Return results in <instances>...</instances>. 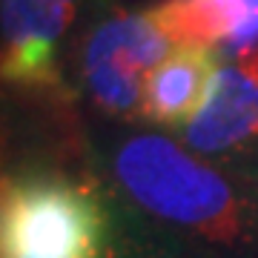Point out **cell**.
I'll return each mask as SVG.
<instances>
[{
	"label": "cell",
	"instance_id": "6",
	"mask_svg": "<svg viewBox=\"0 0 258 258\" xmlns=\"http://www.w3.org/2000/svg\"><path fill=\"white\" fill-rule=\"evenodd\" d=\"M147 12L175 49L224 57L258 46V0H158Z\"/></svg>",
	"mask_w": 258,
	"mask_h": 258
},
{
	"label": "cell",
	"instance_id": "1",
	"mask_svg": "<svg viewBox=\"0 0 258 258\" xmlns=\"http://www.w3.org/2000/svg\"><path fill=\"white\" fill-rule=\"evenodd\" d=\"M89 164L172 258H258V172L144 126L92 144Z\"/></svg>",
	"mask_w": 258,
	"mask_h": 258
},
{
	"label": "cell",
	"instance_id": "3",
	"mask_svg": "<svg viewBox=\"0 0 258 258\" xmlns=\"http://www.w3.org/2000/svg\"><path fill=\"white\" fill-rule=\"evenodd\" d=\"M175 52L147 9H106L78 43V89L98 115L138 126L149 75Z\"/></svg>",
	"mask_w": 258,
	"mask_h": 258
},
{
	"label": "cell",
	"instance_id": "2",
	"mask_svg": "<svg viewBox=\"0 0 258 258\" xmlns=\"http://www.w3.org/2000/svg\"><path fill=\"white\" fill-rule=\"evenodd\" d=\"M115 204L92 164L81 172L26 166L3 175L0 258H98Z\"/></svg>",
	"mask_w": 258,
	"mask_h": 258
},
{
	"label": "cell",
	"instance_id": "5",
	"mask_svg": "<svg viewBox=\"0 0 258 258\" xmlns=\"http://www.w3.org/2000/svg\"><path fill=\"white\" fill-rule=\"evenodd\" d=\"M86 0H3V83L69 98L60 43Z\"/></svg>",
	"mask_w": 258,
	"mask_h": 258
},
{
	"label": "cell",
	"instance_id": "8",
	"mask_svg": "<svg viewBox=\"0 0 258 258\" xmlns=\"http://www.w3.org/2000/svg\"><path fill=\"white\" fill-rule=\"evenodd\" d=\"M112 204H115V224H112V235L98 258H172L115 192H112Z\"/></svg>",
	"mask_w": 258,
	"mask_h": 258
},
{
	"label": "cell",
	"instance_id": "7",
	"mask_svg": "<svg viewBox=\"0 0 258 258\" xmlns=\"http://www.w3.org/2000/svg\"><path fill=\"white\" fill-rule=\"evenodd\" d=\"M221 55L212 49H175L149 75L138 126L178 135L204 109Z\"/></svg>",
	"mask_w": 258,
	"mask_h": 258
},
{
	"label": "cell",
	"instance_id": "4",
	"mask_svg": "<svg viewBox=\"0 0 258 258\" xmlns=\"http://www.w3.org/2000/svg\"><path fill=\"white\" fill-rule=\"evenodd\" d=\"M175 138L218 166L258 172V46L221 57L204 109Z\"/></svg>",
	"mask_w": 258,
	"mask_h": 258
}]
</instances>
